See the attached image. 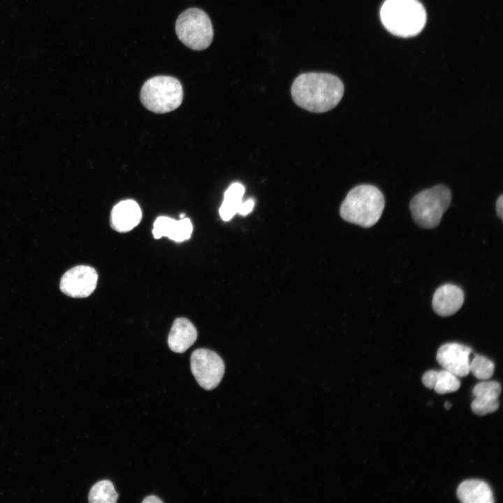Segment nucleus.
Masks as SVG:
<instances>
[{
  "instance_id": "nucleus-1",
  "label": "nucleus",
  "mask_w": 503,
  "mask_h": 503,
  "mask_svg": "<svg viewBox=\"0 0 503 503\" xmlns=\"http://www.w3.org/2000/svg\"><path fill=\"white\" fill-rule=\"evenodd\" d=\"M344 87L341 80L328 73L309 72L298 75L291 94L295 103L312 112L334 108L341 101Z\"/></svg>"
},
{
  "instance_id": "nucleus-3",
  "label": "nucleus",
  "mask_w": 503,
  "mask_h": 503,
  "mask_svg": "<svg viewBox=\"0 0 503 503\" xmlns=\"http://www.w3.org/2000/svg\"><path fill=\"white\" fill-rule=\"evenodd\" d=\"M380 17L385 28L391 34L411 37L423 29L426 13L418 0H386L380 10Z\"/></svg>"
},
{
  "instance_id": "nucleus-20",
  "label": "nucleus",
  "mask_w": 503,
  "mask_h": 503,
  "mask_svg": "<svg viewBox=\"0 0 503 503\" xmlns=\"http://www.w3.org/2000/svg\"><path fill=\"white\" fill-rule=\"evenodd\" d=\"M438 371L430 370L424 373L422 377V382L423 385L430 388L433 389L436 384Z\"/></svg>"
},
{
  "instance_id": "nucleus-13",
  "label": "nucleus",
  "mask_w": 503,
  "mask_h": 503,
  "mask_svg": "<svg viewBox=\"0 0 503 503\" xmlns=\"http://www.w3.org/2000/svg\"><path fill=\"white\" fill-rule=\"evenodd\" d=\"M141 219L142 211L138 203L127 199L113 207L110 214V226L117 232L126 233L135 228Z\"/></svg>"
},
{
  "instance_id": "nucleus-16",
  "label": "nucleus",
  "mask_w": 503,
  "mask_h": 503,
  "mask_svg": "<svg viewBox=\"0 0 503 503\" xmlns=\"http://www.w3.org/2000/svg\"><path fill=\"white\" fill-rule=\"evenodd\" d=\"M456 493L459 500L463 503L494 502L490 487L481 480L464 481L458 487Z\"/></svg>"
},
{
  "instance_id": "nucleus-17",
  "label": "nucleus",
  "mask_w": 503,
  "mask_h": 503,
  "mask_svg": "<svg viewBox=\"0 0 503 503\" xmlns=\"http://www.w3.org/2000/svg\"><path fill=\"white\" fill-rule=\"evenodd\" d=\"M118 494L110 481L102 480L91 488L88 500L91 503H115Z\"/></svg>"
},
{
  "instance_id": "nucleus-9",
  "label": "nucleus",
  "mask_w": 503,
  "mask_h": 503,
  "mask_svg": "<svg viewBox=\"0 0 503 503\" xmlns=\"http://www.w3.org/2000/svg\"><path fill=\"white\" fill-rule=\"evenodd\" d=\"M472 349L465 344L451 342L442 345L436 355L439 364L457 377H466L469 373Z\"/></svg>"
},
{
  "instance_id": "nucleus-12",
  "label": "nucleus",
  "mask_w": 503,
  "mask_h": 503,
  "mask_svg": "<svg viewBox=\"0 0 503 503\" xmlns=\"http://www.w3.org/2000/svg\"><path fill=\"white\" fill-rule=\"evenodd\" d=\"M464 293L458 286L446 284L439 287L435 292L432 306L436 314L449 316L456 313L464 302Z\"/></svg>"
},
{
  "instance_id": "nucleus-6",
  "label": "nucleus",
  "mask_w": 503,
  "mask_h": 503,
  "mask_svg": "<svg viewBox=\"0 0 503 503\" xmlns=\"http://www.w3.org/2000/svg\"><path fill=\"white\" fill-rule=\"evenodd\" d=\"M179 40L194 50L207 48L213 39V27L207 13L198 8L183 11L175 22Z\"/></svg>"
},
{
  "instance_id": "nucleus-8",
  "label": "nucleus",
  "mask_w": 503,
  "mask_h": 503,
  "mask_svg": "<svg viewBox=\"0 0 503 503\" xmlns=\"http://www.w3.org/2000/svg\"><path fill=\"white\" fill-rule=\"evenodd\" d=\"M97 280L98 274L94 268L89 265H77L64 274L59 287L68 296L86 298L95 290Z\"/></svg>"
},
{
  "instance_id": "nucleus-11",
  "label": "nucleus",
  "mask_w": 503,
  "mask_h": 503,
  "mask_svg": "<svg viewBox=\"0 0 503 503\" xmlns=\"http://www.w3.org/2000/svg\"><path fill=\"white\" fill-rule=\"evenodd\" d=\"M500 384L494 381H482L473 388L475 399L471 404L474 413L484 416L494 412L499 407L498 397L501 393Z\"/></svg>"
},
{
  "instance_id": "nucleus-14",
  "label": "nucleus",
  "mask_w": 503,
  "mask_h": 503,
  "mask_svg": "<svg viewBox=\"0 0 503 503\" xmlns=\"http://www.w3.org/2000/svg\"><path fill=\"white\" fill-rule=\"evenodd\" d=\"M192 231L193 226L189 218L175 220L161 216L154 222L152 233L155 239L168 237L176 242H182L191 238Z\"/></svg>"
},
{
  "instance_id": "nucleus-18",
  "label": "nucleus",
  "mask_w": 503,
  "mask_h": 503,
  "mask_svg": "<svg viewBox=\"0 0 503 503\" xmlns=\"http://www.w3.org/2000/svg\"><path fill=\"white\" fill-rule=\"evenodd\" d=\"M494 370V363L483 356L474 354L470 361L469 372L479 379H490L493 376Z\"/></svg>"
},
{
  "instance_id": "nucleus-7",
  "label": "nucleus",
  "mask_w": 503,
  "mask_h": 503,
  "mask_svg": "<svg viewBox=\"0 0 503 503\" xmlns=\"http://www.w3.org/2000/svg\"><path fill=\"white\" fill-rule=\"evenodd\" d=\"M191 370L200 386L212 390L221 382L225 370L222 358L208 349H198L190 358Z\"/></svg>"
},
{
  "instance_id": "nucleus-10",
  "label": "nucleus",
  "mask_w": 503,
  "mask_h": 503,
  "mask_svg": "<svg viewBox=\"0 0 503 503\" xmlns=\"http://www.w3.org/2000/svg\"><path fill=\"white\" fill-rule=\"evenodd\" d=\"M245 191V187L239 182L233 183L226 189L219 210V215L224 221L231 220L236 214L246 216L253 210L254 201L252 198L245 201L242 200Z\"/></svg>"
},
{
  "instance_id": "nucleus-24",
  "label": "nucleus",
  "mask_w": 503,
  "mask_h": 503,
  "mask_svg": "<svg viewBox=\"0 0 503 503\" xmlns=\"http://www.w3.org/2000/svg\"><path fill=\"white\" fill-rule=\"evenodd\" d=\"M184 217H185V214H180V218H181V219L184 218Z\"/></svg>"
},
{
  "instance_id": "nucleus-19",
  "label": "nucleus",
  "mask_w": 503,
  "mask_h": 503,
  "mask_svg": "<svg viewBox=\"0 0 503 503\" xmlns=\"http://www.w3.org/2000/svg\"><path fill=\"white\" fill-rule=\"evenodd\" d=\"M460 382L458 377L446 370L438 371L435 391L438 394L453 393L459 389Z\"/></svg>"
},
{
  "instance_id": "nucleus-2",
  "label": "nucleus",
  "mask_w": 503,
  "mask_h": 503,
  "mask_svg": "<svg viewBox=\"0 0 503 503\" xmlns=\"http://www.w3.org/2000/svg\"><path fill=\"white\" fill-rule=\"evenodd\" d=\"M384 206V195L377 187L360 184L349 191L340 205V214L349 223L370 228L379 220Z\"/></svg>"
},
{
  "instance_id": "nucleus-15",
  "label": "nucleus",
  "mask_w": 503,
  "mask_h": 503,
  "mask_svg": "<svg viewBox=\"0 0 503 503\" xmlns=\"http://www.w3.org/2000/svg\"><path fill=\"white\" fill-rule=\"evenodd\" d=\"M197 336V330L189 320L177 318L170 328L168 344L173 352L183 353L194 344Z\"/></svg>"
},
{
  "instance_id": "nucleus-23",
  "label": "nucleus",
  "mask_w": 503,
  "mask_h": 503,
  "mask_svg": "<svg viewBox=\"0 0 503 503\" xmlns=\"http://www.w3.org/2000/svg\"><path fill=\"white\" fill-rule=\"evenodd\" d=\"M451 407V404L449 402H446L444 404V407L446 409H449Z\"/></svg>"
},
{
  "instance_id": "nucleus-22",
  "label": "nucleus",
  "mask_w": 503,
  "mask_h": 503,
  "mask_svg": "<svg viewBox=\"0 0 503 503\" xmlns=\"http://www.w3.org/2000/svg\"><path fill=\"white\" fill-rule=\"evenodd\" d=\"M143 503H162L163 501L155 495H150L146 497L143 500Z\"/></svg>"
},
{
  "instance_id": "nucleus-21",
  "label": "nucleus",
  "mask_w": 503,
  "mask_h": 503,
  "mask_svg": "<svg viewBox=\"0 0 503 503\" xmlns=\"http://www.w3.org/2000/svg\"><path fill=\"white\" fill-rule=\"evenodd\" d=\"M496 212L498 217L502 220L503 217V195L501 194L496 202Z\"/></svg>"
},
{
  "instance_id": "nucleus-4",
  "label": "nucleus",
  "mask_w": 503,
  "mask_h": 503,
  "mask_svg": "<svg viewBox=\"0 0 503 503\" xmlns=\"http://www.w3.org/2000/svg\"><path fill=\"white\" fill-rule=\"evenodd\" d=\"M140 99L144 107L153 112H169L177 109L182 102V85L172 76H154L143 84Z\"/></svg>"
},
{
  "instance_id": "nucleus-5",
  "label": "nucleus",
  "mask_w": 503,
  "mask_h": 503,
  "mask_svg": "<svg viewBox=\"0 0 503 503\" xmlns=\"http://www.w3.org/2000/svg\"><path fill=\"white\" fill-rule=\"evenodd\" d=\"M451 191L444 184H438L416 194L409 209L416 224L421 228L437 227L451 201Z\"/></svg>"
}]
</instances>
